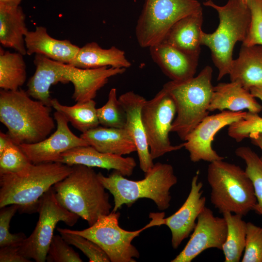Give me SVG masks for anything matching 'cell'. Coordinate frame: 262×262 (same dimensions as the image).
Wrapping results in <instances>:
<instances>
[{"instance_id":"obj_21","label":"cell","mask_w":262,"mask_h":262,"mask_svg":"<svg viewBox=\"0 0 262 262\" xmlns=\"http://www.w3.org/2000/svg\"><path fill=\"white\" fill-rule=\"evenodd\" d=\"M244 109L257 114L262 110V106L249 90L244 88L237 82L231 81L221 82L213 87L208 108L209 112L216 110L238 112Z\"/></svg>"},{"instance_id":"obj_11","label":"cell","mask_w":262,"mask_h":262,"mask_svg":"<svg viewBox=\"0 0 262 262\" xmlns=\"http://www.w3.org/2000/svg\"><path fill=\"white\" fill-rule=\"evenodd\" d=\"M37 212L39 218L34 229L18 246L20 254L36 262H45L58 222L72 227L80 218L63 207L58 201L53 186L40 198Z\"/></svg>"},{"instance_id":"obj_23","label":"cell","mask_w":262,"mask_h":262,"mask_svg":"<svg viewBox=\"0 0 262 262\" xmlns=\"http://www.w3.org/2000/svg\"><path fill=\"white\" fill-rule=\"evenodd\" d=\"M80 137L101 152L123 156L136 151L135 143L125 128L98 126L82 133Z\"/></svg>"},{"instance_id":"obj_33","label":"cell","mask_w":262,"mask_h":262,"mask_svg":"<svg viewBox=\"0 0 262 262\" xmlns=\"http://www.w3.org/2000/svg\"><path fill=\"white\" fill-rule=\"evenodd\" d=\"M32 164L19 146L14 144L0 154V174L19 173Z\"/></svg>"},{"instance_id":"obj_3","label":"cell","mask_w":262,"mask_h":262,"mask_svg":"<svg viewBox=\"0 0 262 262\" xmlns=\"http://www.w3.org/2000/svg\"><path fill=\"white\" fill-rule=\"evenodd\" d=\"M71 171V166L51 162L32 163L19 173L0 174V208L16 204L21 213L37 212L41 196Z\"/></svg>"},{"instance_id":"obj_31","label":"cell","mask_w":262,"mask_h":262,"mask_svg":"<svg viewBox=\"0 0 262 262\" xmlns=\"http://www.w3.org/2000/svg\"><path fill=\"white\" fill-rule=\"evenodd\" d=\"M97 115L99 124L103 127L124 128L126 114L118 98L115 88H112L108 94L106 103L97 108Z\"/></svg>"},{"instance_id":"obj_8","label":"cell","mask_w":262,"mask_h":262,"mask_svg":"<svg viewBox=\"0 0 262 262\" xmlns=\"http://www.w3.org/2000/svg\"><path fill=\"white\" fill-rule=\"evenodd\" d=\"M207 180L211 201L222 214L246 215L257 204L252 183L245 170L233 164L218 160L210 163Z\"/></svg>"},{"instance_id":"obj_37","label":"cell","mask_w":262,"mask_h":262,"mask_svg":"<svg viewBox=\"0 0 262 262\" xmlns=\"http://www.w3.org/2000/svg\"><path fill=\"white\" fill-rule=\"evenodd\" d=\"M46 261L48 262H82L77 253L62 237L54 235L49 245Z\"/></svg>"},{"instance_id":"obj_24","label":"cell","mask_w":262,"mask_h":262,"mask_svg":"<svg viewBox=\"0 0 262 262\" xmlns=\"http://www.w3.org/2000/svg\"><path fill=\"white\" fill-rule=\"evenodd\" d=\"M229 75L231 82L247 90L262 86V46L242 45L238 57L232 61Z\"/></svg>"},{"instance_id":"obj_34","label":"cell","mask_w":262,"mask_h":262,"mask_svg":"<svg viewBox=\"0 0 262 262\" xmlns=\"http://www.w3.org/2000/svg\"><path fill=\"white\" fill-rule=\"evenodd\" d=\"M262 133V117L258 114L246 112L245 117L229 126V136L237 142L248 138L250 134Z\"/></svg>"},{"instance_id":"obj_35","label":"cell","mask_w":262,"mask_h":262,"mask_svg":"<svg viewBox=\"0 0 262 262\" xmlns=\"http://www.w3.org/2000/svg\"><path fill=\"white\" fill-rule=\"evenodd\" d=\"M19 208V206L16 204H11L0 208V247L19 246L27 237L23 232L13 234L10 232L11 220Z\"/></svg>"},{"instance_id":"obj_4","label":"cell","mask_w":262,"mask_h":262,"mask_svg":"<svg viewBox=\"0 0 262 262\" xmlns=\"http://www.w3.org/2000/svg\"><path fill=\"white\" fill-rule=\"evenodd\" d=\"M53 188L59 203L87 221L89 226L99 215L111 212L109 195L92 167L72 165L69 174Z\"/></svg>"},{"instance_id":"obj_29","label":"cell","mask_w":262,"mask_h":262,"mask_svg":"<svg viewBox=\"0 0 262 262\" xmlns=\"http://www.w3.org/2000/svg\"><path fill=\"white\" fill-rule=\"evenodd\" d=\"M228 228L227 235L223 244L225 262H239L244 251L246 223L242 216L229 212L222 213Z\"/></svg>"},{"instance_id":"obj_1","label":"cell","mask_w":262,"mask_h":262,"mask_svg":"<svg viewBox=\"0 0 262 262\" xmlns=\"http://www.w3.org/2000/svg\"><path fill=\"white\" fill-rule=\"evenodd\" d=\"M35 71L27 83V92L33 99L50 106V88L58 82H71L72 98L77 102L93 99L112 77L124 73V68L101 67L83 69L56 61L40 54L33 61Z\"/></svg>"},{"instance_id":"obj_2","label":"cell","mask_w":262,"mask_h":262,"mask_svg":"<svg viewBox=\"0 0 262 262\" xmlns=\"http://www.w3.org/2000/svg\"><path fill=\"white\" fill-rule=\"evenodd\" d=\"M51 108L21 89L0 91V121L17 145L36 143L49 135L55 127Z\"/></svg>"},{"instance_id":"obj_19","label":"cell","mask_w":262,"mask_h":262,"mask_svg":"<svg viewBox=\"0 0 262 262\" xmlns=\"http://www.w3.org/2000/svg\"><path fill=\"white\" fill-rule=\"evenodd\" d=\"M149 49L153 61L171 81H184L194 77L199 55L187 53L163 42Z\"/></svg>"},{"instance_id":"obj_15","label":"cell","mask_w":262,"mask_h":262,"mask_svg":"<svg viewBox=\"0 0 262 262\" xmlns=\"http://www.w3.org/2000/svg\"><path fill=\"white\" fill-rule=\"evenodd\" d=\"M53 115L56 129L49 137L36 143L18 145L33 164L59 162L65 152L76 147L89 146L84 139L72 132L65 116L57 111Z\"/></svg>"},{"instance_id":"obj_13","label":"cell","mask_w":262,"mask_h":262,"mask_svg":"<svg viewBox=\"0 0 262 262\" xmlns=\"http://www.w3.org/2000/svg\"><path fill=\"white\" fill-rule=\"evenodd\" d=\"M246 112L224 110L207 116L187 136L183 144L193 163L204 161L211 163L224 160L213 148L212 143L221 129L243 118Z\"/></svg>"},{"instance_id":"obj_41","label":"cell","mask_w":262,"mask_h":262,"mask_svg":"<svg viewBox=\"0 0 262 262\" xmlns=\"http://www.w3.org/2000/svg\"><path fill=\"white\" fill-rule=\"evenodd\" d=\"M248 138H250L251 143L259 147L262 152V133L257 132L251 133L249 135ZM260 158L262 161V155Z\"/></svg>"},{"instance_id":"obj_12","label":"cell","mask_w":262,"mask_h":262,"mask_svg":"<svg viewBox=\"0 0 262 262\" xmlns=\"http://www.w3.org/2000/svg\"><path fill=\"white\" fill-rule=\"evenodd\" d=\"M176 115L174 101L163 88L145 101L141 116L152 160L183 147V143L172 145L169 138Z\"/></svg>"},{"instance_id":"obj_27","label":"cell","mask_w":262,"mask_h":262,"mask_svg":"<svg viewBox=\"0 0 262 262\" xmlns=\"http://www.w3.org/2000/svg\"><path fill=\"white\" fill-rule=\"evenodd\" d=\"M50 106L65 116L73 127L82 133L99 125L96 103L93 99L66 106L60 103L56 98H51Z\"/></svg>"},{"instance_id":"obj_30","label":"cell","mask_w":262,"mask_h":262,"mask_svg":"<svg viewBox=\"0 0 262 262\" xmlns=\"http://www.w3.org/2000/svg\"><path fill=\"white\" fill-rule=\"evenodd\" d=\"M235 153L246 164L245 171L251 181L257 199L254 211L262 216V161L248 147H240L236 148Z\"/></svg>"},{"instance_id":"obj_20","label":"cell","mask_w":262,"mask_h":262,"mask_svg":"<svg viewBox=\"0 0 262 262\" xmlns=\"http://www.w3.org/2000/svg\"><path fill=\"white\" fill-rule=\"evenodd\" d=\"M27 54H40L53 60L70 64L80 48L68 40H59L50 36L43 26L28 31L25 37Z\"/></svg>"},{"instance_id":"obj_43","label":"cell","mask_w":262,"mask_h":262,"mask_svg":"<svg viewBox=\"0 0 262 262\" xmlns=\"http://www.w3.org/2000/svg\"><path fill=\"white\" fill-rule=\"evenodd\" d=\"M22 0H0V4L10 5L18 6Z\"/></svg>"},{"instance_id":"obj_7","label":"cell","mask_w":262,"mask_h":262,"mask_svg":"<svg viewBox=\"0 0 262 262\" xmlns=\"http://www.w3.org/2000/svg\"><path fill=\"white\" fill-rule=\"evenodd\" d=\"M213 69L206 66L196 77L181 81H170L163 88L174 101L176 115L171 132L185 141L189 133L208 115L213 92Z\"/></svg>"},{"instance_id":"obj_36","label":"cell","mask_w":262,"mask_h":262,"mask_svg":"<svg viewBox=\"0 0 262 262\" xmlns=\"http://www.w3.org/2000/svg\"><path fill=\"white\" fill-rule=\"evenodd\" d=\"M242 262H262V227L246 223V244Z\"/></svg>"},{"instance_id":"obj_28","label":"cell","mask_w":262,"mask_h":262,"mask_svg":"<svg viewBox=\"0 0 262 262\" xmlns=\"http://www.w3.org/2000/svg\"><path fill=\"white\" fill-rule=\"evenodd\" d=\"M23 55L0 49V88L2 90H17L25 83L26 66Z\"/></svg>"},{"instance_id":"obj_9","label":"cell","mask_w":262,"mask_h":262,"mask_svg":"<svg viewBox=\"0 0 262 262\" xmlns=\"http://www.w3.org/2000/svg\"><path fill=\"white\" fill-rule=\"evenodd\" d=\"M119 212H112L99 216L97 221L85 229L70 230L82 235L97 244L107 255L112 262H135L140 253L131 244L132 241L144 230L164 224V213H150V222L143 228L128 231L121 228L118 220Z\"/></svg>"},{"instance_id":"obj_22","label":"cell","mask_w":262,"mask_h":262,"mask_svg":"<svg viewBox=\"0 0 262 262\" xmlns=\"http://www.w3.org/2000/svg\"><path fill=\"white\" fill-rule=\"evenodd\" d=\"M202 22L201 8L176 22L162 42L187 53L199 55Z\"/></svg>"},{"instance_id":"obj_42","label":"cell","mask_w":262,"mask_h":262,"mask_svg":"<svg viewBox=\"0 0 262 262\" xmlns=\"http://www.w3.org/2000/svg\"><path fill=\"white\" fill-rule=\"evenodd\" d=\"M249 90L254 97L262 101V86L252 87Z\"/></svg>"},{"instance_id":"obj_6","label":"cell","mask_w":262,"mask_h":262,"mask_svg":"<svg viewBox=\"0 0 262 262\" xmlns=\"http://www.w3.org/2000/svg\"><path fill=\"white\" fill-rule=\"evenodd\" d=\"M205 6L218 13L219 24L212 33H202L201 44L211 50L212 58L218 69L217 80L229 74L234 45L245 39L251 22V12L247 4L242 0H228L223 6L212 0L203 2Z\"/></svg>"},{"instance_id":"obj_17","label":"cell","mask_w":262,"mask_h":262,"mask_svg":"<svg viewBox=\"0 0 262 262\" xmlns=\"http://www.w3.org/2000/svg\"><path fill=\"white\" fill-rule=\"evenodd\" d=\"M126 114L124 128L133 140L141 169L146 173L154 165L141 116L142 107L146 99L132 91L126 92L118 98Z\"/></svg>"},{"instance_id":"obj_16","label":"cell","mask_w":262,"mask_h":262,"mask_svg":"<svg viewBox=\"0 0 262 262\" xmlns=\"http://www.w3.org/2000/svg\"><path fill=\"white\" fill-rule=\"evenodd\" d=\"M198 171L193 177L190 192L184 203L174 214L164 218V225L170 229L171 244L177 249L193 231L196 221L206 207V198L202 196L203 183L198 181Z\"/></svg>"},{"instance_id":"obj_25","label":"cell","mask_w":262,"mask_h":262,"mask_svg":"<svg viewBox=\"0 0 262 262\" xmlns=\"http://www.w3.org/2000/svg\"><path fill=\"white\" fill-rule=\"evenodd\" d=\"M21 7L0 4V43L23 55L27 54L25 37L28 32Z\"/></svg>"},{"instance_id":"obj_18","label":"cell","mask_w":262,"mask_h":262,"mask_svg":"<svg viewBox=\"0 0 262 262\" xmlns=\"http://www.w3.org/2000/svg\"><path fill=\"white\" fill-rule=\"evenodd\" d=\"M69 166L82 164L90 167L113 169L124 176H131L136 166L131 157L103 153L90 146L74 147L63 153L59 161Z\"/></svg>"},{"instance_id":"obj_26","label":"cell","mask_w":262,"mask_h":262,"mask_svg":"<svg viewBox=\"0 0 262 262\" xmlns=\"http://www.w3.org/2000/svg\"><path fill=\"white\" fill-rule=\"evenodd\" d=\"M69 65L83 69L104 66L127 68L131 66V63L126 58L123 50L115 46L103 49L96 42H92L80 48Z\"/></svg>"},{"instance_id":"obj_40","label":"cell","mask_w":262,"mask_h":262,"mask_svg":"<svg viewBox=\"0 0 262 262\" xmlns=\"http://www.w3.org/2000/svg\"><path fill=\"white\" fill-rule=\"evenodd\" d=\"M15 144L8 133L0 132V154Z\"/></svg>"},{"instance_id":"obj_39","label":"cell","mask_w":262,"mask_h":262,"mask_svg":"<svg viewBox=\"0 0 262 262\" xmlns=\"http://www.w3.org/2000/svg\"><path fill=\"white\" fill-rule=\"evenodd\" d=\"M19 252L18 246L0 247V262H30Z\"/></svg>"},{"instance_id":"obj_10","label":"cell","mask_w":262,"mask_h":262,"mask_svg":"<svg viewBox=\"0 0 262 262\" xmlns=\"http://www.w3.org/2000/svg\"><path fill=\"white\" fill-rule=\"evenodd\" d=\"M201 8L197 0H145L135 27L139 46L162 42L176 22Z\"/></svg>"},{"instance_id":"obj_38","label":"cell","mask_w":262,"mask_h":262,"mask_svg":"<svg viewBox=\"0 0 262 262\" xmlns=\"http://www.w3.org/2000/svg\"><path fill=\"white\" fill-rule=\"evenodd\" d=\"M251 20L246 36L242 45L262 46V0H248Z\"/></svg>"},{"instance_id":"obj_14","label":"cell","mask_w":262,"mask_h":262,"mask_svg":"<svg viewBox=\"0 0 262 262\" xmlns=\"http://www.w3.org/2000/svg\"><path fill=\"white\" fill-rule=\"evenodd\" d=\"M228 228L223 216H215L205 207L197 218L193 232L182 250L171 262H191L209 248L222 249L227 235Z\"/></svg>"},{"instance_id":"obj_32","label":"cell","mask_w":262,"mask_h":262,"mask_svg":"<svg viewBox=\"0 0 262 262\" xmlns=\"http://www.w3.org/2000/svg\"><path fill=\"white\" fill-rule=\"evenodd\" d=\"M57 230L68 244L80 249L89 262H110L106 253L92 241L72 232L70 229L57 228Z\"/></svg>"},{"instance_id":"obj_5","label":"cell","mask_w":262,"mask_h":262,"mask_svg":"<svg viewBox=\"0 0 262 262\" xmlns=\"http://www.w3.org/2000/svg\"><path fill=\"white\" fill-rule=\"evenodd\" d=\"M98 174L104 187L113 196L114 212L124 204L130 207L144 198L152 200L159 210H166L170 205V190L178 182L173 166L160 162L154 164L139 180L127 179L115 170L107 177L101 172Z\"/></svg>"},{"instance_id":"obj_44","label":"cell","mask_w":262,"mask_h":262,"mask_svg":"<svg viewBox=\"0 0 262 262\" xmlns=\"http://www.w3.org/2000/svg\"><path fill=\"white\" fill-rule=\"evenodd\" d=\"M242 0L243 1H244V2L246 3H247V1H248V0Z\"/></svg>"}]
</instances>
